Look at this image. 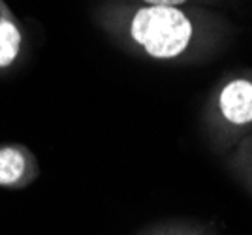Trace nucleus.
Returning a JSON list of instances; mask_svg holds the SVG:
<instances>
[{
    "label": "nucleus",
    "instance_id": "f257e3e1",
    "mask_svg": "<svg viewBox=\"0 0 252 235\" xmlns=\"http://www.w3.org/2000/svg\"><path fill=\"white\" fill-rule=\"evenodd\" d=\"M130 40L157 60H173L189 51L194 25L177 8L145 6L134 13L128 25Z\"/></svg>",
    "mask_w": 252,
    "mask_h": 235
},
{
    "label": "nucleus",
    "instance_id": "f03ea898",
    "mask_svg": "<svg viewBox=\"0 0 252 235\" xmlns=\"http://www.w3.org/2000/svg\"><path fill=\"white\" fill-rule=\"evenodd\" d=\"M219 117L231 128L252 124V81L247 77L230 79L217 96Z\"/></svg>",
    "mask_w": 252,
    "mask_h": 235
},
{
    "label": "nucleus",
    "instance_id": "7ed1b4c3",
    "mask_svg": "<svg viewBox=\"0 0 252 235\" xmlns=\"http://www.w3.org/2000/svg\"><path fill=\"white\" fill-rule=\"evenodd\" d=\"M38 177V164L23 145H0V186L23 188Z\"/></svg>",
    "mask_w": 252,
    "mask_h": 235
},
{
    "label": "nucleus",
    "instance_id": "20e7f679",
    "mask_svg": "<svg viewBox=\"0 0 252 235\" xmlns=\"http://www.w3.org/2000/svg\"><path fill=\"white\" fill-rule=\"evenodd\" d=\"M23 36L15 21L0 13V70L11 66L21 51Z\"/></svg>",
    "mask_w": 252,
    "mask_h": 235
},
{
    "label": "nucleus",
    "instance_id": "39448f33",
    "mask_svg": "<svg viewBox=\"0 0 252 235\" xmlns=\"http://www.w3.org/2000/svg\"><path fill=\"white\" fill-rule=\"evenodd\" d=\"M137 235H217L211 226L200 222H160L149 226Z\"/></svg>",
    "mask_w": 252,
    "mask_h": 235
},
{
    "label": "nucleus",
    "instance_id": "423d86ee",
    "mask_svg": "<svg viewBox=\"0 0 252 235\" xmlns=\"http://www.w3.org/2000/svg\"><path fill=\"white\" fill-rule=\"evenodd\" d=\"M147 6H164V8H177L179 4H185L187 0H143Z\"/></svg>",
    "mask_w": 252,
    "mask_h": 235
}]
</instances>
